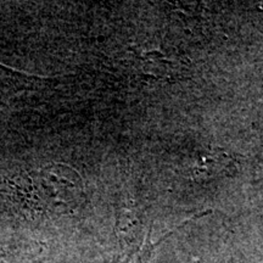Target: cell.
<instances>
[{"label":"cell","instance_id":"obj_1","mask_svg":"<svg viewBox=\"0 0 263 263\" xmlns=\"http://www.w3.org/2000/svg\"><path fill=\"white\" fill-rule=\"evenodd\" d=\"M26 180L39 203L48 209L76 207L85 197L81 176L65 163L45 164Z\"/></svg>","mask_w":263,"mask_h":263},{"label":"cell","instance_id":"obj_2","mask_svg":"<svg viewBox=\"0 0 263 263\" xmlns=\"http://www.w3.org/2000/svg\"><path fill=\"white\" fill-rule=\"evenodd\" d=\"M209 213H210V211H205V212L199 213V215L194 217V218H190L189 221L184 222L183 224H180L179 227H177V228L174 229V230H172V232L167 233L166 235L162 236V238H161V239L159 240V241H156V242H153V241H151V228H150V229H149V232H147V235H146L145 240H144L143 245H141L140 248L137 250L136 254L132 255V257L128 258L127 261L124 262V263H149V262H150V259H151V257H153L154 252H155V250H156L157 246H159L160 244H162V242L164 241V240H166L167 238H168L170 235H172L173 233H176V230H178V229L182 228V227H184V226L188 224V223H189V222H192L193 219H197V218H200V217H203V216L209 215Z\"/></svg>","mask_w":263,"mask_h":263}]
</instances>
